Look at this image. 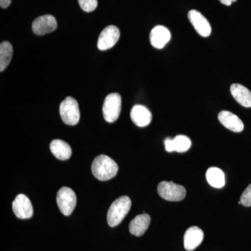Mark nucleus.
I'll use <instances>...</instances> for the list:
<instances>
[{
  "label": "nucleus",
  "mask_w": 251,
  "mask_h": 251,
  "mask_svg": "<svg viewBox=\"0 0 251 251\" xmlns=\"http://www.w3.org/2000/svg\"><path fill=\"white\" fill-rule=\"evenodd\" d=\"M130 119L138 126L145 127L151 123L152 115L146 107L136 105L130 110Z\"/></svg>",
  "instance_id": "15"
},
{
  "label": "nucleus",
  "mask_w": 251,
  "mask_h": 251,
  "mask_svg": "<svg viewBox=\"0 0 251 251\" xmlns=\"http://www.w3.org/2000/svg\"><path fill=\"white\" fill-rule=\"evenodd\" d=\"M150 37V43L153 47L157 49H162L171 40V33L164 26L157 25L151 31Z\"/></svg>",
  "instance_id": "11"
},
{
  "label": "nucleus",
  "mask_w": 251,
  "mask_h": 251,
  "mask_svg": "<svg viewBox=\"0 0 251 251\" xmlns=\"http://www.w3.org/2000/svg\"><path fill=\"white\" fill-rule=\"evenodd\" d=\"M218 118H219L221 125L224 126L226 128L231 131L239 133L244 130V123L239 117L234 115L232 112L227 111V110H223L219 112Z\"/></svg>",
  "instance_id": "12"
},
{
  "label": "nucleus",
  "mask_w": 251,
  "mask_h": 251,
  "mask_svg": "<svg viewBox=\"0 0 251 251\" xmlns=\"http://www.w3.org/2000/svg\"><path fill=\"white\" fill-rule=\"evenodd\" d=\"M50 149L52 154L61 161H67L72 156L70 145L62 140H52L50 145Z\"/></svg>",
  "instance_id": "18"
},
{
  "label": "nucleus",
  "mask_w": 251,
  "mask_h": 251,
  "mask_svg": "<svg viewBox=\"0 0 251 251\" xmlns=\"http://www.w3.org/2000/svg\"><path fill=\"white\" fill-rule=\"evenodd\" d=\"M151 218L148 214H140L135 216L134 219L130 221L129 224L130 234L136 237H141L148 230Z\"/></svg>",
  "instance_id": "16"
},
{
  "label": "nucleus",
  "mask_w": 251,
  "mask_h": 251,
  "mask_svg": "<svg viewBox=\"0 0 251 251\" xmlns=\"http://www.w3.org/2000/svg\"><path fill=\"white\" fill-rule=\"evenodd\" d=\"M59 113L64 124L70 126L76 125L80 117L77 100L72 97H67L60 104Z\"/></svg>",
  "instance_id": "3"
},
{
  "label": "nucleus",
  "mask_w": 251,
  "mask_h": 251,
  "mask_svg": "<svg viewBox=\"0 0 251 251\" xmlns=\"http://www.w3.org/2000/svg\"><path fill=\"white\" fill-rule=\"evenodd\" d=\"M239 201L243 206H247V207L251 206V184H249L245 191L243 192Z\"/></svg>",
  "instance_id": "22"
},
{
  "label": "nucleus",
  "mask_w": 251,
  "mask_h": 251,
  "mask_svg": "<svg viewBox=\"0 0 251 251\" xmlns=\"http://www.w3.org/2000/svg\"><path fill=\"white\" fill-rule=\"evenodd\" d=\"M206 179L212 187L221 188L226 184V176L224 172L216 167L209 168L206 173Z\"/></svg>",
  "instance_id": "19"
},
{
  "label": "nucleus",
  "mask_w": 251,
  "mask_h": 251,
  "mask_svg": "<svg viewBox=\"0 0 251 251\" xmlns=\"http://www.w3.org/2000/svg\"><path fill=\"white\" fill-rule=\"evenodd\" d=\"M219 1H221L222 4L226 5V6H230L232 3L237 1V0H219Z\"/></svg>",
  "instance_id": "24"
},
{
  "label": "nucleus",
  "mask_w": 251,
  "mask_h": 251,
  "mask_svg": "<svg viewBox=\"0 0 251 251\" xmlns=\"http://www.w3.org/2000/svg\"><path fill=\"white\" fill-rule=\"evenodd\" d=\"M121 109V96L117 93L108 94L103 105V115L105 121L109 123L116 121L120 117Z\"/></svg>",
  "instance_id": "5"
},
{
  "label": "nucleus",
  "mask_w": 251,
  "mask_h": 251,
  "mask_svg": "<svg viewBox=\"0 0 251 251\" xmlns=\"http://www.w3.org/2000/svg\"><path fill=\"white\" fill-rule=\"evenodd\" d=\"M204 239V232L197 226L187 229L184 234V246L188 251H193L201 245Z\"/></svg>",
  "instance_id": "13"
},
{
  "label": "nucleus",
  "mask_w": 251,
  "mask_h": 251,
  "mask_svg": "<svg viewBox=\"0 0 251 251\" xmlns=\"http://www.w3.org/2000/svg\"><path fill=\"white\" fill-rule=\"evenodd\" d=\"M131 207V201L128 196H122L114 201L109 208L107 220L110 227H116L127 215Z\"/></svg>",
  "instance_id": "2"
},
{
  "label": "nucleus",
  "mask_w": 251,
  "mask_h": 251,
  "mask_svg": "<svg viewBox=\"0 0 251 251\" xmlns=\"http://www.w3.org/2000/svg\"><path fill=\"white\" fill-rule=\"evenodd\" d=\"M188 19L193 25L198 34L202 37L210 36L211 27L207 19L201 12L191 10L188 14Z\"/></svg>",
  "instance_id": "10"
},
{
  "label": "nucleus",
  "mask_w": 251,
  "mask_h": 251,
  "mask_svg": "<svg viewBox=\"0 0 251 251\" xmlns=\"http://www.w3.org/2000/svg\"><path fill=\"white\" fill-rule=\"evenodd\" d=\"M118 169L116 162L106 155H99L92 162V173L100 181H108L115 177Z\"/></svg>",
  "instance_id": "1"
},
{
  "label": "nucleus",
  "mask_w": 251,
  "mask_h": 251,
  "mask_svg": "<svg viewBox=\"0 0 251 251\" xmlns=\"http://www.w3.org/2000/svg\"><path fill=\"white\" fill-rule=\"evenodd\" d=\"M230 92L237 103L245 108L251 107V91L240 84H232L230 87Z\"/></svg>",
  "instance_id": "17"
},
{
  "label": "nucleus",
  "mask_w": 251,
  "mask_h": 251,
  "mask_svg": "<svg viewBox=\"0 0 251 251\" xmlns=\"http://www.w3.org/2000/svg\"><path fill=\"white\" fill-rule=\"evenodd\" d=\"M13 46L9 41H3L0 44V72H4L12 59Z\"/></svg>",
  "instance_id": "20"
},
{
  "label": "nucleus",
  "mask_w": 251,
  "mask_h": 251,
  "mask_svg": "<svg viewBox=\"0 0 251 251\" xmlns=\"http://www.w3.org/2000/svg\"><path fill=\"white\" fill-rule=\"evenodd\" d=\"M120 37V29L116 26L105 27L99 36L97 47L100 50H107L115 46Z\"/></svg>",
  "instance_id": "7"
},
{
  "label": "nucleus",
  "mask_w": 251,
  "mask_h": 251,
  "mask_svg": "<svg viewBox=\"0 0 251 251\" xmlns=\"http://www.w3.org/2000/svg\"><path fill=\"white\" fill-rule=\"evenodd\" d=\"M11 1L12 0H0V6L3 9H6V8L9 7Z\"/></svg>",
  "instance_id": "23"
},
{
  "label": "nucleus",
  "mask_w": 251,
  "mask_h": 251,
  "mask_svg": "<svg viewBox=\"0 0 251 251\" xmlns=\"http://www.w3.org/2000/svg\"><path fill=\"white\" fill-rule=\"evenodd\" d=\"M158 193L163 199L172 202L182 201L186 197V188L173 181H162L158 186Z\"/></svg>",
  "instance_id": "4"
},
{
  "label": "nucleus",
  "mask_w": 251,
  "mask_h": 251,
  "mask_svg": "<svg viewBox=\"0 0 251 251\" xmlns=\"http://www.w3.org/2000/svg\"><path fill=\"white\" fill-rule=\"evenodd\" d=\"M57 27V21L51 15H44L36 18L31 26L33 32L38 36H44L52 32Z\"/></svg>",
  "instance_id": "8"
},
{
  "label": "nucleus",
  "mask_w": 251,
  "mask_h": 251,
  "mask_svg": "<svg viewBox=\"0 0 251 251\" xmlns=\"http://www.w3.org/2000/svg\"><path fill=\"white\" fill-rule=\"evenodd\" d=\"M77 198L72 188L62 187L57 195V203L59 210L64 216H70L76 205Z\"/></svg>",
  "instance_id": "6"
},
{
  "label": "nucleus",
  "mask_w": 251,
  "mask_h": 251,
  "mask_svg": "<svg viewBox=\"0 0 251 251\" xmlns=\"http://www.w3.org/2000/svg\"><path fill=\"white\" fill-rule=\"evenodd\" d=\"M12 208L18 219H28L33 216L32 204L25 195H18L12 203Z\"/></svg>",
  "instance_id": "9"
},
{
  "label": "nucleus",
  "mask_w": 251,
  "mask_h": 251,
  "mask_svg": "<svg viewBox=\"0 0 251 251\" xmlns=\"http://www.w3.org/2000/svg\"><path fill=\"white\" fill-rule=\"evenodd\" d=\"M165 148L168 152L183 153L187 151L191 147V141L189 138L184 135H176L174 139L168 138L165 140Z\"/></svg>",
  "instance_id": "14"
},
{
  "label": "nucleus",
  "mask_w": 251,
  "mask_h": 251,
  "mask_svg": "<svg viewBox=\"0 0 251 251\" xmlns=\"http://www.w3.org/2000/svg\"><path fill=\"white\" fill-rule=\"evenodd\" d=\"M81 9L85 12H92L97 9L98 0H78Z\"/></svg>",
  "instance_id": "21"
}]
</instances>
